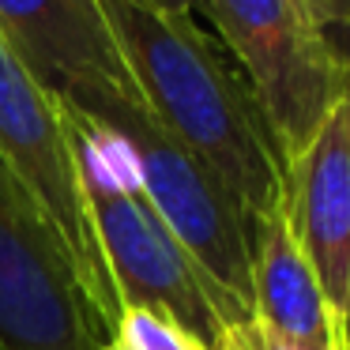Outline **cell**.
Masks as SVG:
<instances>
[{
	"label": "cell",
	"instance_id": "1",
	"mask_svg": "<svg viewBox=\"0 0 350 350\" xmlns=\"http://www.w3.org/2000/svg\"><path fill=\"white\" fill-rule=\"evenodd\" d=\"M154 121L196 154L256 222L286 196L282 154L252 87L192 16L147 0H98Z\"/></svg>",
	"mask_w": 350,
	"mask_h": 350
},
{
	"label": "cell",
	"instance_id": "2",
	"mask_svg": "<svg viewBox=\"0 0 350 350\" xmlns=\"http://www.w3.org/2000/svg\"><path fill=\"white\" fill-rule=\"evenodd\" d=\"M64 124L121 309H154L177 320L204 347H211L230 324L249 320L207 279L144 196L132 147L113 129L72 106H64Z\"/></svg>",
	"mask_w": 350,
	"mask_h": 350
},
{
	"label": "cell",
	"instance_id": "3",
	"mask_svg": "<svg viewBox=\"0 0 350 350\" xmlns=\"http://www.w3.org/2000/svg\"><path fill=\"white\" fill-rule=\"evenodd\" d=\"M204 16L252 87L286 162L350 94V53L305 0H204Z\"/></svg>",
	"mask_w": 350,
	"mask_h": 350
},
{
	"label": "cell",
	"instance_id": "4",
	"mask_svg": "<svg viewBox=\"0 0 350 350\" xmlns=\"http://www.w3.org/2000/svg\"><path fill=\"white\" fill-rule=\"evenodd\" d=\"M0 159L8 162L19 185L53 222L106 342L117 339L124 309L87 211L64 106L27 72V64L12 53L4 38H0Z\"/></svg>",
	"mask_w": 350,
	"mask_h": 350
},
{
	"label": "cell",
	"instance_id": "5",
	"mask_svg": "<svg viewBox=\"0 0 350 350\" xmlns=\"http://www.w3.org/2000/svg\"><path fill=\"white\" fill-rule=\"evenodd\" d=\"M87 117L113 129L132 147L151 207L207 279L252 317V222L222 181L154 121L144 98L102 102Z\"/></svg>",
	"mask_w": 350,
	"mask_h": 350
},
{
	"label": "cell",
	"instance_id": "6",
	"mask_svg": "<svg viewBox=\"0 0 350 350\" xmlns=\"http://www.w3.org/2000/svg\"><path fill=\"white\" fill-rule=\"evenodd\" d=\"M106 342L53 222L0 159V350Z\"/></svg>",
	"mask_w": 350,
	"mask_h": 350
},
{
	"label": "cell",
	"instance_id": "7",
	"mask_svg": "<svg viewBox=\"0 0 350 350\" xmlns=\"http://www.w3.org/2000/svg\"><path fill=\"white\" fill-rule=\"evenodd\" d=\"M0 38L53 98L79 113L139 98L98 0H0Z\"/></svg>",
	"mask_w": 350,
	"mask_h": 350
},
{
	"label": "cell",
	"instance_id": "8",
	"mask_svg": "<svg viewBox=\"0 0 350 350\" xmlns=\"http://www.w3.org/2000/svg\"><path fill=\"white\" fill-rule=\"evenodd\" d=\"M282 181L290 230L342 317L350 290V94L317 136L282 162Z\"/></svg>",
	"mask_w": 350,
	"mask_h": 350
},
{
	"label": "cell",
	"instance_id": "9",
	"mask_svg": "<svg viewBox=\"0 0 350 350\" xmlns=\"http://www.w3.org/2000/svg\"><path fill=\"white\" fill-rule=\"evenodd\" d=\"M252 317L301 350H350L339 309L290 230L286 196L252 222Z\"/></svg>",
	"mask_w": 350,
	"mask_h": 350
},
{
	"label": "cell",
	"instance_id": "10",
	"mask_svg": "<svg viewBox=\"0 0 350 350\" xmlns=\"http://www.w3.org/2000/svg\"><path fill=\"white\" fill-rule=\"evenodd\" d=\"M117 339L129 350H207L192 332H185L177 320L154 309H124L121 324H117Z\"/></svg>",
	"mask_w": 350,
	"mask_h": 350
},
{
	"label": "cell",
	"instance_id": "11",
	"mask_svg": "<svg viewBox=\"0 0 350 350\" xmlns=\"http://www.w3.org/2000/svg\"><path fill=\"white\" fill-rule=\"evenodd\" d=\"M207 350H267V339H264V327L256 324V317H249L230 324Z\"/></svg>",
	"mask_w": 350,
	"mask_h": 350
},
{
	"label": "cell",
	"instance_id": "12",
	"mask_svg": "<svg viewBox=\"0 0 350 350\" xmlns=\"http://www.w3.org/2000/svg\"><path fill=\"white\" fill-rule=\"evenodd\" d=\"M317 19L327 27V34H350V0H305Z\"/></svg>",
	"mask_w": 350,
	"mask_h": 350
},
{
	"label": "cell",
	"instance_id": "13",
	"mask_svg": "<svg viewBox=\"0 0 350 350\" xmlns=\"http://www.w3.org/2000/svg\"><path fill=\"white\" fill-rule=\"evenodd\" d=\"M151 8H162V12H174V16H196L204 12V0H147Z\"/></svg>",
	"mask_w": 350,
	"mask_h": 350
},
{
	"label": "cell",
	"instance_id": "14",
	"mask_svg": "<svg viewBox=\"0 0 350 350\" xmlns=\"http://www.w3.org/2000/svg\"><path fill=\"white\" fill-rule=\"evenodd\" d=\"M264 339H267V350H301V347H294V342L279 339V335H267V332H264Z\"/></svg>",
	"mask_w": 350,
	"mask_h": 350
},
{
	"label": "cell",
	"instance_id": "15",
	"mask_svg": "<svg viewBox=\"0 0 350 350\" xmlns=\"http://www.w3.org/2000/svg\"><path fill=\"white\" fill-rule=\"evenodd\" d=\"M342 327H347V339H350V290H347V305H342Z\"/></svg>",
	"mask_w": 350,
	"mask_h": 350
},
{
	"label": "cell",
	"instance_id": "16",
	"mask_svg": "<svg viewBox=\"0 0 350 350\" xmlns=\"http://www.w3.org/2000/svg\"><path fill=\"white\" fill-rule=\"evenodd\" d=\"M98 350H129V347H124V342L121 339H109V342H102V347Z\"/></svg>",
	"mask_w": 350,
	"mask_h": 350
}]
</instances>
